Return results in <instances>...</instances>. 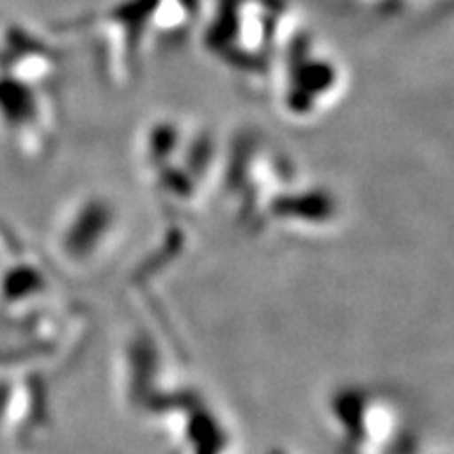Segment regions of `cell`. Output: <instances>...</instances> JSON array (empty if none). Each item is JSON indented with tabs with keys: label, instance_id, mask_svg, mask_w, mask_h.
Wrapping results in <instances>:
<instances>
[{
	"label": "cell",
	"instance_id": "cell-1",
	"mask_svg": "<svg viewBox=\"0 0 454 454\" xmlns=\"http://www.w3.org/2000/svg\"><path fill=\"white\" fill-rule=\"evenodd\" d=\"M280 112L293 122H311L331 112L348 87L339 57L316 38L299 30L276 57L271 78Z\"/></svg>",
	"mask_w": 454,
	"mask_h": 454
},
{
	"label": "cell",
	"instance_id": "cell-2",
	"mask_svg": "<svg viewBox=\"0 0 454 454\" xmlns=\"http://www.w3.org/2000/svg\"><path fill=\"white\" fill-rule=\"evenodd\" d=\"M0 116L11 129H32L44 124L53 129V110L49 101H43L38 84L21 78L0 81Z\"/></svg>",
	"mask_w": 454,
	"mask_h": 454
}]
</instances>
